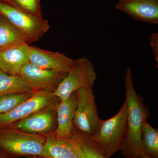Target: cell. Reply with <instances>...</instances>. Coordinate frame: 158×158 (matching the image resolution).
I'll return each instance as SVG.
<instances>
[{
	"label": "cell",
	"mask_w": 158,
	"mask_h": 158,
	"mask_svg": "<svg viewBox=\"0 0 158 158\" xmlns=\"http://www.w3.org/2000/svg\"><path fill=\"white\" fill-rule=\"evenodd\" d=\"M127 117L125 136L120 151L123 155L143 153L141 147V128L150 116V111L144 102V98L136 93L131 68H128L124 80Z\"/></svg>",
	"instance_id": "6da1fadb"
},
{
	"label": "cell",
	"mask_w": 158,
	"mask_h": 158,
	"mask_svg": "<svg viewBox=\"0 0 158 158\" xmlns=\"http://www.w3.org/2000/svg\"><path fill=\"white\" fill-rule=\"evenodd\" d=\"M127 117L125 99L117 113L106 120L102 119L98 129L90 136L106 158H110L121 149L126 133Z\"/></svg>",
	"instance_id": "7a4b0ae2"
},
{
	"label": "cell",
	"mask_w": 158,
	"mask_h": 158,
	"mask_svg": "<svg viewBox=\"0 0 158 158\" xmlns=\"http://www.w3.org/2000/svg\"><path fill=\"white\" fill-rule=\"evenodd\" d=\"M46 136L26 132L11 127L0 130V148L18 158L29 156L44 157Z\"/></svg>",
	"instance_id": "3957f363"
},
{
	"label": "cell",
	"mask_w": 158,
	"mask_h": 158,
	"mask_svg": "<svg viewBox=\"0 0 158 158\" xmlns=\"http://www.w3.org/2000/svg\"><path fill=\"white\" fill-rule=\"evenodd\" d=\"M97 79L94 66L86 57L74 59L65 77L53 93L60 101L66 99L77 90L85 87H93Z\"/></svg>",
	"instance_id": "277c9868"
},
{
	"label": "cell",
	"mask_w": 158,
	"mask_h": 158,
	"mask_svg": "<svg viewBox=\"0 0 158 158\" xmlns=\"http://www.w3.org/2000/svg\"><path fill=\"white\" fill-rule=\"evenodd\" d=\"M0 14L2 15L24 35L29 44L39 40L48 31L50 25L40 17L0 2Z\"/></svg>",
	"instance_id": "5b68a950"
},
{
	"label": "cell",
	"mask_w": 158,
	"mask_h": 158,
	"mask_svg": "<svg viewBox=\"0 0 158 158\" xmlns=\"http://www.w3.org/2000/svg\"><path fill=\"white\" fill-rule=\"evenodd\" d=\"M93 87H85L76 91L77 105L74 127L89 136L98 128L102 119L99 117Z\"/></svg>",
	"instance_id": "8992f818"
},
{
	"label": "cell",
	"mask_w": 158,
	"mask_h": 158,
	"mask_svg": "<svg viewBox=\"0 0 158 158\" xmlns=\"http://www.w3.org/2000/svg\"><path fill=\"white\" fill-rule=\"evenodd\" d=\"M60 99L53 93L35 91L33 96L14 109L0 114V130L11 127L15 123L48 106L58 103Z\"/></svg>",
	"instance_id": "52a82bcc"
},
{
	"label": "cell",
	"mask_w": 158,
	"mask_h": 158,
	"mask_svg": "<svg viewBox=\"0 0 158 158\" xmlns=\"http://www.w3.org/2000/svg\"><path fill=\"white\" fill-rule=\"evenodd\" d=\"M67 73L40 68L29 62L19 75L33 91L53 93Z\"/></svg>",
	"instance_id": "ba28073f"
},
{
	"label": "cell",
	"mask_w": 158,
	"mask_h": 158,
	"mask_svg": "<svg viewBox=\"0 0 158 158\" xmlns=\"http://www.w3.org/2000/svg\"><path fill=\"white\" fill-rule=\"evenodd\" d=\"M58 103L31 114L12 127L26 132L45 136L55 132L57 127L56 106Z\"/></svg>",
	"instance_id": "9c48e42d"
},
{
	"label": "cell",
	"mask_w": 158,
	"mask_h": 158,
	"mask_svg": "<svg viewBox=\"0 0 158 158\" xmlns=\"http://www.w3.org/2000/svg\"><path fill=\"white\" fill-rule=\"evenodd\" d=\"M115 8L137 21L158 24V0H118Z\"/></svg>",
	"instance_id": "30bf717a"
},
{
	"label": "cell",
	"mask_w": 158,
	"mask_h": 158,
	"mask_svg": "<svg viewBox=\"0 0 158 158\" xmlns=\"http://www.w3.org/2000/svg\"><path fill=\"white\" fill-rule=\"evenodd\" d=\"M29 59V62L40 68L65 73L68 72L74 60L59 52L31 46Z\"/></svg>",
	"instance_id": "8fae6325"
},
{
	"label": "cell",
	"mask_w": 158,
	"mask_h": 158,
	"mask_svg": "<svg viewBox=\"0 0 158 158\" xmlns=\"http://www.w3.org/2000/svg\"><path fill=\"white\" fill-rule=\"evenodd\" d=\"M31 46L21 44L0 50V71L10 75H19L22 69L29 62Z\"/></svg>",
	"instance_id": "7c38bea8"
},
{
	"label": "cell",
	"mask_w": 158,
	"mask_h": 158,
	"mask_svg": "<svg viewBox=\"0 0 158 158\" xmlns=\"http://www.w3.org/2000/svg\"><path fill=\"white\" fill-rule=\"evenodd\" d=\"M77 105L76 92L60 101L56 106L57 127L55 134L58 138H69L73 127V121Z\"/></svg>",
	"instance_id": "4fadbf2b"
},
{
	"label": "cell",
	"mask_w": 158,
	"mask_h": 158,
	"mask_svg": "<svg viewBox=\"0 0 158 158\" xmlns=\"http://www.w3.org/2000/svg\"><path fill=\"white\" fill-rule=\"evenodd\" d=\"M78 158H106L90 136L74 127L69 138H66Z\"/></svg>",
	"instance_id": "5bb4252c"
},
{
	"label": "cell",
	"mask_w": 158,
	"mask_h": 158,
	"mask_svg": "<svg viewBox=\"0 0 158 158\" xmlns=\"http://www.w3.org/2000/svg\"><path fill=\"white\" fill-rule=\"evenodd\" d=\"M43 158H78L66 138H57L55 132L46 135Z\"/></svg>",
	"instance_id": "9a60e30c"
},
{
	"label": "cell",
	"mask_w": 158,
	"mask_h": 158,
	"mask_svg": "<svg viewBox=\"0 0 158 158\" xmlns=\"http://www.w3.org/2000/svg\"><path fill=\"white\" fill-rule=\"evenodd\" d=\"M24 43H27L24 34L0 14V50Z\"/></svg>",
	"instance_id": "2e32d148"
},
{
	"label": "cell",
	"mask_w": 158,
	"mask_h": 158,
	"mask_svg": "<svg viewBox=\"0 0 158 158\" xmlns=\"http://www.w3.org/2000/svg\"><path fill=\"white\" fill-rule=\"evenodd\" d=\"M33 91L19 74H8L0 71V97L9 94L28 93Z\"/></svg>",
	"instance_id": "e0dca14e"
},
{
	"label": "cell",
	"mask_w": 158,
	"mask_h": 158,
	"mask_svg": "<svg viewBox=\"0 0 158 158\" xmlns=\"http://www.w3.org/2000/svg\"><path fill=\"white\" fill-rule=\"evenodd\" d=\"M141 147L143 153L152 158H158V131L150 125L147 119L141 128Z\"/></svg>",
	"instance_id": "ac0fdd59"
},
{
	"label": "cell",
	"mask_w": 158,
	"mask_h": 158,
	"mask_svg": "<svg viewBox=\"0 0 158 158\" xmlns=\"http://www.w3.org/2000/svg\"><path fill=\"white\" fill-rule=\"evenodd\" d=\"M35 91L9 94L0 97V114L9 112L33 96Z\"/></svg>",
	"instance_id": "d6986e66"
},
{
	"label": "cell",
	"mask_w": 158,
	"mask_h": 158,
	"mask_svg": "<svg viewBox=\"0 0 158 158\" xmlns=\"http://www.w3.org/2000/svg\"><path fill=\"white\" fill-rule=\"evenodd\" d=\"M40 1L41 0H6L4 2L21 11L38 17H43Z\"/></svg>",
	"instance_id": "ffe728a7"
},
{
	"label": "cell",
	"mask_w": 158,
	"mask_h": 158,
	"mask_svg": "<svg viewBox=\"0 0 158 158\" xmlns=\"http://www.w3.org/2000/svg\"><path fill=\"white\" fill-rule=\"evenodd\" d=\"M151 46L152 48L153 53L155 57L156 61L157 67H158V34L154 33L150 35L149 37Z\"/></svg>",
	"instance_id": "44dd1931"
},
{
	"label": "cell",
	"mask_w": 158,
	"mask_h": 158,
	"mask_svg": "<svg viewBox=\"0 0 158 158\" xmlns=\"http://www.w3.org/2000/svg\"><path fill=\"white\" fill-rule=\"evenodd\" d=\"M123 158H152L144 153L136 155H127L123 156Z\"/></svg>",
	"instance_id": "7402d4cb"
},
{
	"label": "cell",
	"mask_w": 158,
	"mask_h": 158,
	"mask_svg": "<svg viewBox=\"0 0 158 158\" xmlns=\"http://www.w3.org/2000/svg\"><path fill=\"white\" fill-rule=\"evenodd\" d=\"M0 158H17L6 152L0 148Z\"/></svg>",
	"instance_id": "603a6c76"
},
{
	"label": "cell",
	"mask_w": 158,
	"mask_h": 158,
	"mask_svg": "<svg viewBox=\"0 0 158 158\" xmlns=\"http://www.w3.org/2000/svg\"><path fill=\"white\" fill-rule=\"evenodd\" d=\"M27 158H43L41 157L37 156H29L26 157Z\"/></svg>",
	"instance_id": "cb8c5ba5"
},
{
	"label": "cell",
	"mask_w": 158,
	"mask_h": 158,
	"mask_svg": "<svg viewBox=\"0 0 158 158\" xmlns=\"http://www.w3.org/2000/svg\"><path fill=\"white\" fill-rule=\"evenodd\" d=\"M6 0H0V2H6Z\"/></svg>",
	"instance_id": "d4e9b609"
}]
</instances>
